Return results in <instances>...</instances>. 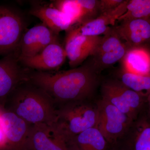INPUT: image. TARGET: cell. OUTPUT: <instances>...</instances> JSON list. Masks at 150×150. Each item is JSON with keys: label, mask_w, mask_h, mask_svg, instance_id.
<instances>
[{"label": "cell", "mask_w": 150, "mask_h": 150, "mask_svg": "<svg viewBox=\"0 0 150 150\" xmlns=\"http://www.w3.org/2000/svg\"><path fill=\"white\" fill-rule=\"evenodd\" d=\"M29 13L39 18L43 24L57 35L63 30L67 31L74 25L69 17L52 4H35L32 6Z\"/></svg>", "instance_id": "cell-14"}, {"label": "cell", "mask_w": 150, "mask_h": 150, "mask_svg": "<svg viewBox=\"0 0 150 150\" xmlns=\"http://www.w3.org/2000/svg\"><path fill=\"white\" fill-rule=\"evenodd\" d=\"M0 150H7L5 137L0 121Z\"/></svg>", "instance_id": "cell-24"}, {"label": "cell", "mask_w": 150, "mask_h": 150, "mask_svg": "<svg viewBox=\"0 0 150 150\" xmlns=\"http://www.w3.org/2000/svg\"><path fill=\"white\" fill-rule=\"evenodd\" d=\"M98 74L89 62L55 74L37 71L28 80L44 91L57 107L69 103L87 101L97 85Z\"/></svg>", "instance_id": "cell-1"}, {"label": "cell", "mask_w": 150, "mask_h": 150, "mask_svg": "<svg viewBox=\"0 0 150 150\" xmlns=\"http://www.w3.org/2000/svg\"><path fill=\"white\" fill-rule=\"evenodd\" d=\"M150 18V0H128L126 11L117 21Z\"/></svg>", "instance_id": "cell-20"}, {"label": "cell", "mask_w": 150, "mask_h": 150, "mask_svg": "<svg viewBox=\"0 0 150 150\" xmlns=\"http://www.w3.org/2000/svg\"><path fill=\"white\" fill-rule=\"evenodd\" d=\"M52 4L69 17L74 25L82 21L83 12L78 0H57Z\"/></svg>", "instance_id": "cell-21"}, {"label": "cell", "mask_w": 150, "mask_h": 150, "mask_svg": "<svg viewBox=\"0 0 150 150\" xmlns=\"http://www.w3.org/2000/svg\"><path fill=\"white\" fill-rule=\"evenodd\" d=\"M147 102L148 103V105L149 106V113L150 115V94L149 95H148L147 98Z\"/></svg>", "instance_id": "cell-26"}, {"label": "cell", "mask_w": 150, "mask_h": 150, "mask_svg": "<svg viewBox=\"0 0 150 150\" xmlns=\"http://www.w3.org/2000/svg\"><path fill=\"white\" fill-rule=\"evenodd\" d=\"M128 1H124L118 7L103 13L97 18L74 25L75 29L81 35L98 36L103 34L110 27L115 25L119 18L126 12Z\"/></svg>", "instance_id": "cell-13"}, {"label": "cell", "mask_w": 150, "mask_h": 150, "mask_svg": "<svg viewBox=\"0 0 150 150\" xmlns=\"http://www.w3.org/2000/svg\"><path fill=\"white\" fill-rule=\"evenodd\" d=\"M97 106L87 101L69 103L56 107L54 123L62 130L73 136L96 127L98 121Z\"/></svg>", "instance_id": "cell-3"}, {"label": "cell", "mask_w": 150, "mask_h": 150, "mask_svg": "<svg viewBox=\"0 0 150 150\" xmlns=\"http://www.w3.org/2000/svg\"><path fill=\"white\" fill-rule=\"evenodd\" d=\"M121 62V69L136 74L150 76L149 48H128Z\"/></svg>", "instance_id": "cell-15"}, {"label": "cell", "mask_w": 150, "mask_h": 150, "mask_svg": "<svg viewBox=\"0 0 150 150\" xmlns=\"http://www.w3.org/2000/svg\"><path fill=\"white\" fill-rule=\"evenodd\" d=\"M25 28L24 18L19 12L0 5V55L6 56L17 50Z\"/></svg>", "instance_id": "cell-6"}, {"label": "cell", "mask_w": 150, "mask_h": 150, "mask_svg": "<svg viewBox=\"0 0 150 150\" xmlns=\"http://www.w3.org/2000/svg\"><path fill=\"white\" fill-rule=\"evenodd\" d=\"M0 121L7 150H27L32 124L3 107H0Z\"/></svg>", "instance_id": "cell-7"}, {"label": "cell", "mask_w": 150, "mask_h": 150, "mask_svg": "<svg viewBox=\"0 0 150 150\" xmlns=\"http://www.w3.org/2000/svg\"><path fill=\"white\" fill-rule=\"evenodd\" d=\"M149 49H150V48H149Z\"/></svg>", "instance_id": "cell-27"}, {"label": "cell", "mask_w": 150, "mask_h": 150, "mask_svg": "<svg viewBox=\"0 0 150 150\" xmlns=\"http://www.w3.org/2000/svg\"><path fill=\"white\" fill-rule=\"evenodd\" d=\"M110 150H121L120 149L115 146H111Z\"/></svg>", "instance_id": "cell-25"}, {"label": "cell", "mask_w": 150, "mask_h": 150, "mask_svg": "<svg viewBox=\"0 0 150 150\" xmlns=\"http://www.w3.org/2000/svg\"><path fill=\"white\" fill-rule=\"evenodd\" d=\"M24 81L11 95L4 108L32 125L54 123L56 107L53 100L42 89L29 81L30 84L24 83Z\"/></svg>", "instance_id": "cell-2"}, {"label": "cell", "mask_w": 150, "mask_h": 150, "mask_svg": "<svg viewBox=\"0 0 150 150\" xmlns=\"http://www.w3.org/2000/svg\"><path fill=\"white\" fill-rule=\"evenodd\" d=\"M64 47L56 40L48 45L39 54L30 57L18 58L25 67L38 71L56 70L62 67L67 59Z\"/></svg>", "instance_id": "cell-12"}, {"label": "cell", "mask_w": 150, "mask_h": 150, "mask_svg": "<svg viewBox=\"0 0 150 150\" xmlns=\"http://www.w3.org/2000/svg\"><path fill=\"white\" fill-rule=\"evenodd\" d=\"M124 0H100V14L118 7Z\"/></svg>", "instance_id": "cell-23"}, {"label": "cell", "mask_w": 150, "mask_h": 150, "mask_svg": "<svg viewBox=\"0 0 150 150\" xmlns=\"http://www.w3.org/2000/svg\"><path fill=\"white\" fill-rule=\"evenodd\" d=\"M75 142L78 150H110L111 147L97 126L76 136Z\"/></svg>", "instance_id": "cell-17"}, {"label": "cell", "mask_w": 150, "mask_h": 150, "mask_svg": "<svg viewBox=\"0 0 150 150\" xmlns=\"http://www.w3.org/2000/svg\"><path fill=\"white\" fill-rule=\"evenodd\" d=\"M78 1L83 12V19L80 23L94 19L100 15V0H78Z\"/></svg>", "instance_id": "cell-22"}, {"label": "cell", "mask_w": 150, "mask_h": 150, "mask_svg": "<svg viewBox=\"0 0 150 150\" xmlns=\"http://www.w3.org/2000/svg\"><path fill=\"white\" fill-rule=\"evenodd\" d=\"M113 26L128 48L150 47V18L123 21Z\"/></svg>", "instance_id": "cell-11"}, {"label": "cell", "mask_w": 150, "mask_h": 150, "mask_svg": "<svg viewBox=\"0 0 150 150\" xmlns=\"http://www.w3.org/2000/svg\"><path fill=\"white\" fill-rule=\"evenodd\" d=\"M16 53H12L0 59V106L4 107L14 91L27 79L19 64Z\"/></svg>", "instance_id": "cell-9"}, {"label": "cell", "mask_w": 150, "mask_h": 150, "mask_svg": "<svg viewBox=\"0 0 150 150\" xmlns=\"http://www.w3.org/2000/svg\"><path fill=\"white\" fill-rule=\"evenodd\" d=\"M101 92L102 99L117 108L132 121H134L137 120L138 116L123 99L117 88L115 80H111L105 82L102 85Z\"/></svg>", "instance_id": "cell-18"}, {"label": "cell", "mask_w": 150, "mask_h": 150, "mask_svg": "<svg viewBox=\"0 0 150 150\" xmlns=\"http://www.w3.org/2000/svg\"><path fill=\"white\" fill-rule=\"evenodd\" d=\"M66 32L64 47L69 65L74 69L81 64L89 56L93 55L102 36H85L74 26Z\"/></svg>", "instance_id": "cell-8"}, {"label": "cell", "mask_w": 150, "mask_h": 150, "mask_svg": "<svg viewBox=\"0 0 150 150\" xmlns=\"http://www.w3.org/2000/svg\"><path fill=\"white\" fill-rule=\"evenodd\" d=\"M58 35L43 23L36 25L24 32L15 53L18 58L35 56L58 40Z\"/></svg>", "instance_id": "cell-10"}, {"label": "cell", "mask_w": 150, "mask_h": 150, "mask_svg": "<svg viewBox=\"0 0 150 150\" xmlns=\"http://www.w3.org/2000/svg\"><path fill=\"white\" fill-rule=\"evenodd\" d=\"M134 121L129 129V137L124 146H117L121 150H150V119L142 117Z\"/></svg>", "instance_id": "cell-16"}, {"label": "cell", "mask_w": 150, "mask_h": 150, "mask_svg": "<svg viewBox=\"0 0 150 150\" xmlns=\"http://www.w3.org/2000/svg\"><path fill=\"white\" fill-rule=\"evenodd\" d=\"M118 78V80L132 90L148 96L150 94V76L136 74L121 69Z\"/></svg>", "instance_id": "cell-19"}, {"label": "cell", "mask_w": 150, "mask_h": 150, "mask_svg": "<svg viewBox=\"0 0 150 150\" xmlns=\"http://www.w3.org/2000/svg\"><path fill=\"white\" fill-rule=\"evenodd\" d=\"M27 150H78L75 137L54 123H39L31 126Z\"/></svg>", "instance_id": "cell-4"}, {"label": "cell", "mask_w": 150, "mask_h": 150, "mask_svg": "<svg viewBox=\"0 0 150 150\" xmlns=\"http://www.w3.org/2000/svg\"><path fill=\"white\" fill-rule=\"evenodd\" d=\"M97 127L110 146H115L129 131L134 121L117 108L101 99L97 104Z\"/></svg>", "instance_id": "cell-5"}]
</instances>
